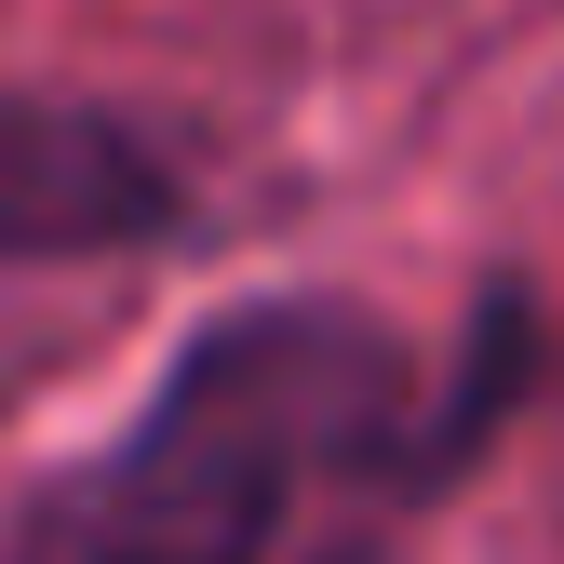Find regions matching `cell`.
Returning a JSON list of instances; mask_svg holds the SVG:
<instances>
[{
	"label": "cell",
	"instance_id": "cell-1",
	"mask_svg": "<svg viewBox=\"0 0 564 564\" xmlns=\"http://www.w3.org/2000/svg\"><path fill=\"white\" fill-rule=\"evenodd\" d=\"M403 364L336 296H256L175 349V377L67 511V564H269L296 484L364 457Z\"/></svg>",
	"mask_w": 564,
	"mask_h": 564
},
{
	"label": "cell",
	"instance_id": "cell-2",
	"mask_svg": "<svg viewBox=\"0 0 564 564\" xmlns=\"http://www.w3.org/2000/svg\"><path fill=\"white\" fill-rule=\"evenodd\" d=\"M162 229H175V175L121 121L0 82V256H121Z\"/></svg>",
	"mask_w": 564,
	"mask_h": 564
}]
</instances>
